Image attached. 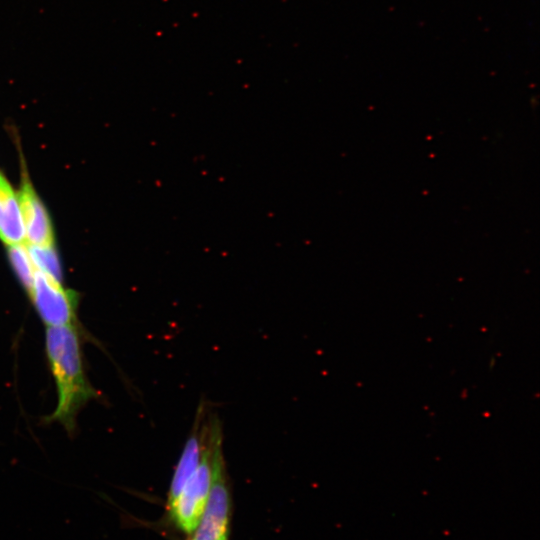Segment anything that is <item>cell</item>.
Instances as JSON below:
<instances>
[{
	"label": "cell",
	"mask_w": 540,
	"mask_h": 540,
	"mask_svg": "<svg viewBox=\"0 0 540 540\" xmlns=\"http://www.w3.org/2000/svg\"><path fill=\"white\" fill-rule=\"evenodd\" d=\"M45 349L58 396L55 410L46 421L58 422L72 433L80 409L98 396L85 374L80 337L75 326L47 327Z\"/></svg>",
	"instance_id": "obj_1"
},
{
	"label": "cell",
	"mask_w": 540,
	"mask_h": 540,
	"mask_svg": "<svg viewBox=\"0 0 540 540\" xmlns=\"http://www.w3.org/2000/svg\"><path fill=\"white\" fill-rule=\"evenodd\" d=\"M218 421L216 415H209L200 463L176 500L167 506L172 521L188 534L196 530L208 500L212 478L213 435Z\"/></svg>",
	"instance_id": "obj_2"
},
{
	"label": "cell",
	"mask_w": 540,
	"mask_h": 540,
	"mask_svg": "<svg viewBox=\"0 0 540 540\" xmlns=\"http://www.w3.org/2000/svg\"><path fill=\"white\" fill-rule=\"evenodd\" d=\"M211 462L212 478L209 496L193 538L196 540H228L230 495L219 421L213 435Z\"/></svg>",
	"instance_id": "obj_3"
},
{
	"label": "cell",
	"mask_w": 540,
	"mask_h": 540,
	"mask_svg": "<svg viewBox=\"0 0 540 540\" xmlns=\"http://www.w3.org/2000/svg\"><path fill=\"white\" fill-rule=\"evenodd\" d=\"M28 294L46 327L74 325L77 296L74 291L65 289L60 281L36 270Z\"/></svg>",
	"instance_id": "obj_4"
},
{
	"label": "cell",
	"mask_w": 540,
	"mask_h": 540,
	"mask_svg": "<svg viewBox=\"0 0 540 540\" xmlns=\"http://www.w3.org/2000/svg\"><path fill=\"white\" fill-rule=\"evenodd\" d=\"M18 198L25 226L27 244L53 245V228L49 214L25 172L22 173Z\"/></svg>",
	"instance_id": "obj_5"
},
{
	"label": "cell",
	"mask_w": 540,
	"mask_h": 540,
	"mask_svg": "<svg viewBox=\"0 0 540 540\" xmlns=\"http://www.w3.org/2000/svg\"><path fill=\"white\" fill-rule=\"evenodd\" d=\"M0 240L7 246L24 243L25 226L16 194L0 173Z\"/></svg>",
	"instance_id": "obj_6"
},
{
	"label": "cell",
	"mask_w": 540,
	"mask_h": 540,
	"mask_svg": "<svg viewBox=\"0 0 540 540\" xmlns=\"http://www.w3.org/2000/svg\"><path fill=\"white\" fill-rule=\"evenodd\" d=\"M26 245L35 269L61 282L62 270L54 246Z\"/></svg>",
	"instance_id": "obj_7"
},
{
	"label": "cell",
	"mask_w": 540,
	"mask_h": 540,
	"mask_svg": "<svg viewBox=\"0 0 540 540\" xmlns=\"http://www.w3.org/2000/svg\"><path fill=\"white\" fill-rule=\"evenodd\" d=\"M8 247V258L12 268L23 287L29 292L32 287L36 269L24 243Z\"/></svg>",
	"instance_id": "obj_8"
},
{
	"label": "cell",
	"mask_w": 540,
	"mask_h": 540,
	"mask_svg": "<svg viewBox=\"0 0 540 540\" xmlns=\"http://www.w3.org/2000/svg\"><path fill=\"white\" fill-rule=\"evenodd\" d=\"M190 540H196V539H194V538H191Z\"/></svg>",
	"instance_id": "obj_9"
},
{
	"label": "cell",
	"mask_w": 540,
	"mask_h": 540,
	"mask_svg": "<svg viewBox=\"0 0 540 540\" xmlns=\"http://www.w3.org/2000/svg\"><path fill=\"white\" fill-rule=\"evenodd\" d=\"M1 173V172H0Z\"/></svg>",
	"instance_id": "obj_10"
}]
</instances>
